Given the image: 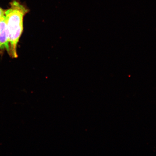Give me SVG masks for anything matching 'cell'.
Here are the masks:
<instances>
[{
    "instance_id": "obj_1",
    "label": "cell",
    "mask_w": 156,
    "mask_h": 156,
    "mask_svg": "<svg viewBox=\"0 0 156 156\" xmlns=\"http://www.w3.org/2000/svg\"><path fill=\"white\" fill-rule=\"evenodd\" d=\"M10 4L9 8L5 12L9 33V53L12 57L16 58L17 44L23 30V19L29 10L17 0H13Z\"/></svg>"
},
{
    "instance_id": "obj_3",
    "label": "cell",
    "mask_w": 156,
    "mask_h": 156,
    "mask_svg": "<svg viewBox=\"0 0 156 156\" xmlns=\"http://www.w3.org/2000/svg\"><path fill=\"white\" fill-rule=\"evenodd\" d=\"M5 15V12L0 7V20Z\"/></svg>"
},
{
    "instance_id": "obj_2",
    "label": "cell",
    "mask_w": 156,
    "mask_h": 156,
    "mask_svg": "<svg viewBox=\"0 0 156 156\" xmlns=\"http://www.w3.org/2000/svg\"><path fill=\"white\" fill-rule=\"evenodd\" d=\"M0 49H6L9 53V33L5 15L0 20Z\"/></svg>"
}]
</instances>
